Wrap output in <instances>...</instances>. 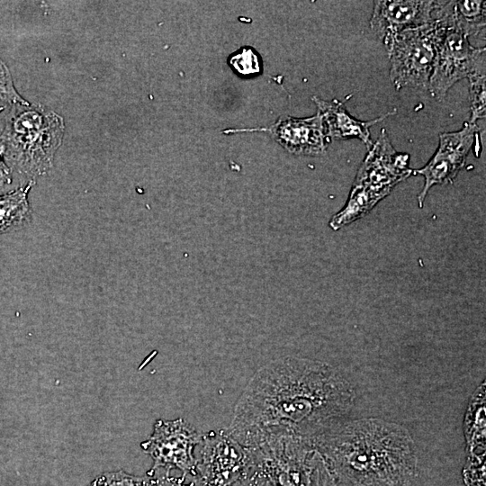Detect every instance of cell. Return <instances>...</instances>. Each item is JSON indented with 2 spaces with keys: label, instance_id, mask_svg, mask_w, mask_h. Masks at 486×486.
Segmentation results:
<instances>
[{
  "label": "cell",
  "instance_id": "cell-1",
  "mask_svg": "<svg viewBox=\"0 0 486 486\" xmlns=\"http://www.w3.org/2000/svg\"><path fill=\"white\" fill-rule=\"evenodd\" d=\"M351 383L320 361L284 356L262 366L235 406L228 431L253 449L280 436L319 442L343 421L355 400Z\"/></svg>",
  "mask_w": 486,
  "mask_h": 486
},
{
  "label": "cell",
  "instance_id": "cell-2",
  "mask_svg": "<svg viewBox=\"0 0 486 486\" xmlns=\"http://www.w3.org/2000/svg\"><path fill=\"white\" fill-rule=\"evenodd\" d=\"M336 480L353 486H410L414 442L401 426L377 418L340 422L317 446Z\"/></svg>",
  "mask_w": 486,
  "mask_h": 486
},
{
  "label": "cell",
  "instance_id": "cell-3",
  "mask_svg": "<svg viewBox=\"0 0 486 486\" xmlns=\"http://www.w3.org/2000/svg\"><path fill=\"white\" fill-rule=\"evenodd\" d=\"M63 118L40 104H10L0 127V154L11 170L36 178L52 166L64 136Z\"/></svg>",
  "mask_w": 486,
  "mask_h": 486
},
{
  "label": "cell",
  "instance_id": "cell-4",
  "mask_svg": "<svg viewBox=\"0 0 486 486\" xmlns=\"http://www.w3.org/2000/svg\"><path fill=\"white\" fill-rule=\"evenodd\" d=\"M413 170L410 155L398 152L382 129L358 168L345 205L331 217L329 227L338 230L364 218Z\"/></svg>",
  "mask_w": 486,
  "mask_h": 486
},
{
  "label": "cell",
  "instance_id": "cell-5",
  "mask_svg": "<svg viewBox=\"0 0 486 486\" xmlns=\"http://www.w3.org/2000/svg\"><path fill=\"white\" fill-rule=\"evenodd\" d=\"M249 450L255 465L276 486H336L325 458L306 441L280 436Z\"/></svg>",
  "mask_w": 486,
  "mask_h": 486
},
{
  "label": "cell",
  "instance_id": "cell-6",
  "mask_svg": "<svg viewBox=\"0 0 486 486\" xmlns=\"http://www.w3.org/2000/svg\"><path fill=\"white\" fill-rule=\"evenodd\" d=\"M441 25L436 20L401 32L383 44L390 58V78L397 90L421 87L428 90L433 71Z\"/></svg>",
  "mask_w": 486,
  "mask_h": 486
},
{
  "label": "cell",
  "instance_id": "cell-7",
  "mask_svg": "<svg viewBox=\"0 0 486 486\" xmlns=\"http://www.w3.org/2000/svg\"><path fill=\"white\" fill-rule=\"evenodd\" d=\"M194 471L195 486H233L253 467L251 451L228 430L202 433Z\"/></svg>",
  "mask_w": 486,
  "mask_h": 486
},
{
  "label": "cell",
  "instance_id": "cell-8",
  "mask_svg": "<svg viewBox=\"0 0 486 486\" xmlns=\"http://www.w3.org/2000/svg\"><path fill=\"white\" fill-rule=\"evenodd\" d=\"M439 24L441 32L428 90L435 99L442 101L459 80L485 74L486 50L473 47L464 34Z\"/></svg>",
  "mask_w": 486,
  "mask_h": 486
},
{
  "label": "cell",
  "instance_id": "cell-9",
  "mask_svg": "<svg viewBox=\"0 0 486 486\" xmlns=\"http://www.w3.org/2000/svg\"><path fill=\"white\" fill-rule=\"evenodd\" d=\"M199 433L183 418L174 420L158 419L154 424L153 433L140 446L154 462L150 472L164 469L166 473L172 469L182 472V477L194 475L196 457L194 448L202 441Z\"/></svg>",
  "mask_w": 486,
  "mask_h": 486
},
{
  "label": "cell",
  "instance_id": "cell-10",
  "mask_svg": "<svg viewBox=\"0 0 486 486\" xmlns=\"http://www.w3.org/2000/svg\"><path fill=\"white\" fill-rule=\"evenodd\" d=\"M473 147L481 149L480 129L476 123L465 122L459 130L439 135L438 147L434 155L424 166L413 170V174L424 177V185L418 194L419 208L423 207L433 186L453 183Z\"/></svg>",
  "mask_w": 486,
  "mask_h": 486
},
{
  "label": "cell",
  "instance_id": "cell-11",
  "mask_svg": "<svg viewBox=\"0 0 486 486\" xmlns=\"http://www.w3.org/2000/svg\"><path fill=\"white\" fill-rule=\"evenodd\" d=\"M433 0H378L374 2L370 27L384 43L396 34L433 21Z\"/></svg>",
  "mask_w": 486,
  "mask_h": 486
},
{
  "label": "cell",
  "instance_id": "cell-12",
  "mask_svg": "<svg viewBox=\"0 0 486 486\" xmlns=\"http://www.w3.org/2000/svg\"><path fill=\"white\" fill-rule=\"evenodd\" d=\"M251 130L268 131L279 145L295 155H321L329 143L319 112L308 118L280 117L268 128Z\"/></svg>",
  "mask_w": 486,
  "mask_h": 486
},
{
  "label": "cell",
  "instance_id": "cell-13",
  "mask_svg": "<svg viewBox=\"0 0 486 486\" xmlns=\"http://www.w3.org/2000/svg\"><path fill=\"white\" fill-rule=\"evenodd\" d=\"M312 100L325 124L328 137L330 139H358L369 149L373 145L370 128L396 112V109L370 121H360L353 117L344 104L336 99L325 101L317 96Z\"/></svg>",
  "mask_w": 486,
  "mask_h": 486
},
{
  "label": "cell",
  "instance_id": "cell-14",
  "mask_svg": "<svg viewBox=\"0 0 486 486\" xmlns=\"http://www.w3.org/2000/svg\"><path fill=\"white\" fill-rule=\"evenodd\" d=\"M432 17L467 38L485 34L486 5L482 0L436 1Z\"/></svg>",
  "mask_w": 486,
  "mask_h": 486
},
{
  "label": "cell",
  "instance_id": "cell-15",
  "mask_svg": "<svg viewBox=\"0 0 486 486\" xmlns=\"http://www.w3.org/2000/svg\"><path fill=\"white\" fill-rule=\"evenodd\" d=\"M33 182L0 195V234L22 227L32 220L28 200Z\"/></svg>",
  "mask_w": 486,
  "mask_h": 486
},
{
  "label": "cell",
  "instance_id": "cell-16",
  "mask_svg": "<svg viewBox=\"0 0 486 486\" xmlns=\"http://www.w3.org/2000/svg\"><path fill=\"white\" fill-rule=\"evenodd\" d=\"M228 64L240 76L259 74L262 69L260 56L252 48L244 47L228 58Z\"/></svg>",
  "mask_w": 486,
  "mask_h": 486
},
{
  "label": "cell",
  "instance_id": "cell-17",
  "mask_svg": "<svg viewBox=\"0 0 486 486\" xmlns=\"http://www.w3.org/2000/svg\"><path fill=\"white\" fill-rule=\"evenodd\" d=\"M470 81L471 116L468 121L476 123L484 119L486 114L485 74L474 75L468 78Z\"/></svg>",
  "mask_w": 486,
  "mask_h": 486
},
{
  "label": "cell",
  "instance_id": "cell-18",
  "mask_svg": "<svg viewBox=\"0 0 486 486\" xmlns=\"http://www.w3.org/2000/svg\"><path fill=\"white\" fill-rule=\"evenodd\" d=\"M0 100L10 104H30L16 90L11 72L0 58Z\"/></svg>",
  "mask_w": 486,
  "mask_h": 486
},
{
  "label": "cell",
  "instance_id": "cell-19",
  "mask_svg": "<svg viewBox=\"0 0 486 486\" xmlns=\"http://www.w3.org/2000/svg\"><path fill=\"white\" fill-rule=\"evenodd\" d=\"M233 486H276L255 464L254 467Z\"/></svg>",
  "mask_w": 486,
  "mask_h": 486
},
{
  "label": "cell",
  "instance_id": "cell-20",
  "mask_svg": "<svg viewBox=\"0 0 486 486\" xmlns=\"http://www.w3.org/2000/svg\"><path fill=\"white\" fill-rule=\"evenodd\" d=\"M12 182V170L0 154V186L9 184Z\"/></svg>",
  "mask_w": 486,
  "mask_h": 486
},
{
  "label": "cell",
  "instance_id": "cell-21",
  "mask_svg": "<svg viewBox=\"0 0 486 486\" xmlns=\"http://www.w3.org/2000/svg\"><path fill=\"white\" fill-rule=\"evenodd\" d=\"M4 110V107L0 105V114Z\"/></svg>",
  "mask_w": 486,
  "mask_h": 486
}]
</instances>
